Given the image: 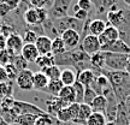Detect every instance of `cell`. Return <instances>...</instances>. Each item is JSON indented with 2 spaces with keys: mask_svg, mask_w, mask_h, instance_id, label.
Segmentation results:
<instances>
[{
  "mask_svg": "<svg viewBox=\"0 0 130 125\" xmlns=\"http://www.w3.org/2000/svg\"><path fill=\"white\" fill-rule=\"evenodd\" d=\"M71 125H79V124H74V123H72V124H71Z\"/></svg>",
  "mask_w": 130,
  "mask_h": 125,
  "instance_id": "obj_52",
  "label": "cell"
},
{
  "mask_svg": "<svg viewBox=\"0 0 130 125\" xmlns=\"http://www.w3.org/2000/svg\"><path fill=\"white\" fill-rule=\"evenodd\" d=\"M32 76H34V72L30 69L19 71L16 79H14L17 87L22 90H25V92L32 90Z\"/></svg>",
  "mask_w": 130,
  "mask_h": 125,
  "instance_id": "obj_6",
  "label": "cell"
},
{
  "mask_svg": "<svg viewBox=\"0 0 130 125\" xmlns=\"http://www.w3.org/2000/svg\"><path fill=\"white\" fill-rule=\"evenodd\" d=\"M90 65L93 67L94 72H101V70L105 69V53L98 52L90 56Z\"/></svg>",
  "mask_w": 130,
  "mask_h": 125,
  "instance_id": "obj_19",
  "label": "cell"
},
{
  "mask_svg": "<svg viewBox=\"0 0 130 125\" xmlns=\"http://www.w3.org/2000/svg\"><path fill=\"white\" fill-rule=\"evenodd\" d=\"M115 124L116 125H130L129 116L126 113L125 106H124L123 102H118V110H117V116H116Z\"/></svg>",
  "mask_w": 130,
  "mask_h": 125,
  "instance_id": "obj_23",
  "label": "cell"
},
{
  "mask_svg": "<svg viewBox=\"0 0 130 125\" xmlns=\"http://www.w3.org/2000/svg\"><path fill=\"white\" fill-rule=\"evenodd\" d=\"M105 53V69L108 71H125L126 64L129 60L128 54H121V53Z\"/></svg>",
  "mask_w": 130,
  "mask_h": 125,
  "instance_id": "obj_1",
  "label": "cell"
},
{
  "mask_svg": "<svg viewBox=\"0 0 130 125\" xmlns=\"http://www.w3.org/2000/svg\"><path fill=\"white\" fill-rule=\"evenodd\" d=\"M16 56L12 51H10L9 48H4V49H1L0 51V65H5L10 64V63H12V59H13V57Z\"/></svg>",
  "mask_w": 130,
  "mask_h": 125,
  "instance_id": "obj_32",
  "label": "cell"
},
{
  "mask_svg": "<svg viewBox=\"0 0 130 125\" xmlns=\"http://www.w3.org/2000/svg\"><path fill=\"white\" fill-rule=\"evenodd\" d=\"M93 113V110L89 105H86V103H79V110H78V114H77V118L75 119L72 123L74 124H79V125H86V121L88 119L90 114Z\"/></svg>",
  "mask_w": 130,
  "mask_h": 125,
  "instance_id": "obj_16",
  "label": "cell"
},
{
  "mask_svg": "<svg viewBox=\"0 0 130 125\" xmlns=\"http://www.w3.org/2000/svg\"><path fill=\"white\" fill-rule=\"evenodd\" d=\"M37 37H39L37 34H35L32 30H30V29H28V28L24 30L23 35H22V39H23L24 43H35Z\"/></svg>",
  "mask_w": 130,
  "mask_h": 125,
  "instance_id": "obj_38",
  "label": "cell"
},
{
  "mask_svg": "<svg viewBox=\"0 0 130 125\" xmlns=\"http://www.w3.org/2000/svg\"><path fill=\"white\" fill-rule=\"evenodd\" d=\"M28 3L35 9H47L50 10V7L53 4V0H28Z\"/></svg>",
  "mask_w": 130,
  "mask_h": 125,
  "instance_id": "obj_37",
  "label": "cell"
},
{
  "mask_svg": "<svg viewBox=\"0 0 130 125\" xmlns=\"http://www.w3.org/2000/svg\"><path fill=\"white\" fill-rule=\"evenodd\" d=\"M90 107H92L93 112L105 113L106 107H107V99H106V96H104V95H98V96L94 99V101L92 102Z\"/></svg>",
  "mask_w": 130,
  "mask_h": 125,
  "instance_id": "obj_25",
  "label": "cell"
},
{
  "mask_svg": "<svg viewBox=\"0 0 130 125\" xmlns=\"http://www.w3.org/2000/svg\"><path fill=\"white\" fill-rule=\"evenodd\" d=\"M98 37H99V42H100L101 47L107 46V45H110V43H112V42H115L121 39V36H119V30H118L116 27L110 25V24L106 27V29L104 30V32H102L101 35Z\"/></svg>",
  "mask_w": 130,
  "mask_h": 125,
  "instance_id": "obj_8",
  "label": "cell"
},
{
  "mask_svg": "<svg viewBox=\"0 0 130 125\" xmlns=\"http://www.w3.org/2000/svg\"><path fill=\"white\" fill-rule=\"evenodd\" d=\"M77 5L79 6V9L90 13L92 10L94 9V5L92 3V0H77Z\"/></svg>",
  "mask_w": 130,
  "mask_h": 125,
  "instance_id": "obj_42",
  "label": "cell"
},
{
  "mask_svg": "<svg viewBox=\"0 0 130 125\" xmlns=\"http://www.w3.org/2000/svg\"><path fill=\"white\" fill-rule=\"evenodd\" d=\"M107 120L104 113H100V112H93L90 117H89L87 121H86V125H106Z\"/></svg>",
  "mask_w": 130,
  "mask_h": 125,
  "instance_id": "obj_27",
  "label": "cell"
},
{
  "mask_svg": "<svg viewBox=\"0 0 130 125\" xmlns=\"http://www.w3.org/2000/svg\"><path fill=\"white\" fill-rule=\"evenodd\" d=\"M11 13V10L4 1H0V18H5Z\"/></svg>",
  "mask_w": 130,
  "mask_h": 125,
  "instance_id": "obj_44",
  "label": "cell"
},
{
  "mask_svg": "<svg viewBox=\"0 0 130 125\" xmlns=\"http://www.w3.org/2000/svg\"><path fill=\"white\" fill-rule=\"evenodd\" d=\"M23 46H24V41L22 39V35H19L18 32L12 34L9 37H6V48H9L10 51H12L16 56L21 54Z\"/></svg>",
  "mask_w": 130,
  "mask_h": 125,
  "instance_id": "obj_10",
  "label": "cell"
},
{
  "mask_svg": "<svg viewBox=\"0 0 130 125\" xmlns=\"http://www.w3.org/2000/svg\"><path fill=\"white\" fill-rule=\"evenodd\" d=\"M78 110H79V103H71L69 106L61 108L60 111L57 113L56 118L60 123H64V124H69V123H72V121L77 118V114H78Z\"/></svg>",
  "mask_w": 130,
  "mask_h": 125,
  "instance_id": "obj_4",
  "label": "cell"
},
{
  "mask_svg": "<svg viewBox=\"0 0 130 125\" xmlns=\"http://www.w3.org/2000/svg\"><path fill=\"white\" fill-rule=\"evenodd\" d=\"M54 119H53V117L50 116L48 113L45 114V116H40L37 117L36 121H35V124L34 125H54Z\"/></svg>",
  "mask_w": 130,
  "mask_h": 125,
  "instance_id": "obj_40",
  "label": "cell"
},
{
  "mask_svg": "<svg viewBox=\"0 0 130 125\" xmlns=\"http://www.w3.org/2000/svg\"><path fill=\"white\" fill-rule=\"evenodd\" d=\"M53 24L56 29L58 30L59 35H61L65 30H69V29H72V30H76V31L82 32V29H83V22H81L78 19H76L72 16H66V17H63V18L59 19H54L53 21Z\"/></svg>",
  "mask_w": 130,
  "mask_h": 125,
  "instance_id": "obj_2",
  "label": "cell"
},
{
  "mask_svg": "<svg viewBox=\"0 0 130 125\" xmlns=\"http://www.w3.org/2000/svg\"><path fill=\"white\" fill-rule=\"evenodd\" d=\"M60 37L64 41L66 51H74L81 43V35H79V32L76 31V30H72V29L65 30L60 35Z\"/></svg>",
  "mask_w": 130,
  "mask_h": 125,
  "instance_id": "obj_7",
  "label": "cell"
},
{
  "mask_svg": "<svg viewBox=\"0 0 130 125\" xmlns=\"http://www.w3.org/2000/svg\"><path fill=\"white\" fill-rule=\"evenodd\" d=\"M12 94H13V89L10 85V81L0 83V99L4 100L7 97H12Z\"/></svg>",
  "mask_w": 130,
  "mask_h": 125,
  "instance_id": "obj_34",
  "label": "cell"
},
{
  "mask_svg": "<svg viewBox=\"0 0 130 125\" xmlns=\"http://www.w3.org/2000/svg\"><path fill=\"white\" fill-rule=\"evenodd\" d=\"M96 96H98L96 92L92 87H86V89H84V96H83V103L90 106L92 102L94 101V99Z\"/></svg>",
  "mask_w": 130,
  "mask_h": 125,
  "instance_id": "obj_36",
  "label": "cell"
},
{
  "mask_svg": "<svg viewBox=\"0 0 130 125\" xmlns=\"http://www.w3.org/2000/svg\"><path fill=\"white\" fill-rule=\"evenodd\" d=\"M72 17H75L76 19H78V21H81V22H83V23H84V22L89 18V13H88V12H86V11H83V10L79 9L78 11H77V12L72 16Z\"/></svg>",
  "mask_w": 130,
  "mask_h": 125,
  "instance_id": "obj_43",
  "label": "cell"
},
{
  "mask_svg": "<svg viewBox=\"0 0 130 125\" xmlns=\"http://www.w3.org/2000/svg\"><path fill=\"white\" fill-rule=\"evenodd\" d=\"M23 21L27 25H36V24H41L40 19H39V13H37V9L29 6L25 9L23 13Z\"/></svg>",
  "mask_w": 130,
  "mask_h": 125,
  "instance_id": "obj_18",
  "label": "cell"
},
{
  "mask_svg": "<svg viewBox=\"0 0 130 125\" xmlns=\"http://www.w3.org/2000/svg\"><path fill=\"white\" fill-rule=\"evenodd\" d=\"M43 74L46 75L50 81H53V79H59L60 78V74H61V70L59 66L57 65H52L50 67H46L45 70H42Z\"/></svg>",
  "mask_w": 130,
  "mask_h": 125,
  "instance_id": "obj_30",
  "label": "cell"
},
{
  "mask_svg": "<svg viewBox=\"0 0 130 125\" xmlns=\"http://www.w3.org/2000/svg\"><path fill=\"white\" fill-rule=\"evenodd\" d=\"M119 0H92L94 7L98 10V13H104V12H108L112 7L117 6Z\"/></svg>",
  "mask_w": 130,
  "mask_h": 125,
  "instance_id": "obj_20",
  "label": "cell"
},
{
  "mask_svg": "<svg viewBox=\"0 0 130 125\" xmlns=\"http://www.w3.org/2000/svg\"><path fill=\"white\" fill-rule=\"evenodd\" d=\"M3 82H9V78H7L5 67L3 65H0V83H3Z\"/></svg>",
  "mask_w": 130,
  "mask_h": 125,
  "instance_id": "obj_46",
  "label": "cell"
},
{
  "mask_svg": "<svg viewBox=\"0 0 130 125\" xmlns=\"http://www.w3.org/2000/svg\"><path fill=\"white\" fill-rule=\"evenodd\" d=\"M50 79L46 75L43 74V71H36L34 72L32 76V90H36V92H45L46 87L48 85Z\"/></svg>",
  "mask_w": 130,
  "mask_h": 125,
  "instance_id": "obj_12",
  "label": "cell"
},
{
  "mask_svg": "<svg viewBox=\"0 0 130 125\" xmlns=\"http://www.w3.org/2000/svg\"><path fill=\"white\" fill-rule=\"evenodd\" d=\"M42 28H43L45 35L48 36L51 40H53V39H56V37H58V36H60L59 32H58V30H57L56 27H54V24H53V21H52L51 18H48L47 21H45V22L42 23Z\"/></svg>",
  "mask_w": 130,
  "mask_h": 125,
  "instance_id": "obj_26",
  "label": "cell"
},
{
  "mask_svg": "<svg viewBox=\"0 0 130 125\" xmlns=\"http://www.w3.org/2000/svg\"><path fill=\"white\" fill-rule=\"evenodd\" d=\"M3 1L9 6L11 11L17 10L18 9V6H19V4H21V0H3Z\"/></svg>",
  "mask_w": 130,
  "mask_h": 125,
  "instance_id": "obj_45",
  "label": "cell"
},
{
  "mask_svg": "<svg viewBox=\"0 0 130 125\" xmlns=\"http://www.w3.org/2000/svg\"><path fill=\"white\" fill-rule=\"evenodd\" d=\"M37 117L40 116H36V114H21L16 119L14 123H17L19 125H34L37 119Z\"/></svg>",
  "mask_w": 130,
  "mask_h": 125,
  "instance_id": "obj_31",
  "label": "cell"
},
{
  "mask_svg": "<svg viewBox=\"0 0 130 125\" xmlns=\"http://www.w3.org/2000/svg\"><path fill=\"white\" fill-rule=\"evenodd\" d=\"M125 71H126V74L130 76V57H129V60H128V64H126V69H125Z\"/></svg>",
  "mask_w": 130,
  "mask_h": 125,
  "instance_id": "obj_48",
  "label": "cell"
},
{
  "mask_svg": "<svg viewBox=\"0 0 130 125\" xmlns=\"http://www.w3.org/2000/svg\"><path fill=\"white\" fill-rule=\"evenodd\" d=\"M59 79L61 81V83L64 84L65 87H72L76 83V81H77V72L74 69L66 67V69L61 70L60 78Z\"/></svg>",
  "mask_w": 130,
  "mask_h": 125,
  "instance_id": "obj_15",
  "label": "cell"
},
{
  "mask_svg": "<svg viewBox=\"0 0 130 125\" xmlns=\"http://www.w3.org/2000/svg\"><path fill=\"white\" fill-rule=\"evenodd\" d=\"M0 24H1V23H0Z\"/></svg>",
  "mask_w": 130,
  "mask_h": 125,
  "instance_id": "obj_53",
  "label": "cell"
},
{
  "mask_svg": "<svg viewBox=\"0 0 130 125\" xmlns=\"http://www.w3.org/2000/svg\"><path fill=\"white\" fill-rule=\"evenodd\" d=\"M11 125H19V124H17V123H13V124H11Z\"/></svg>",
  "mask_w": 130,
  "mask_h": 125,
  "instance_id": "obj_51",
  "label": "cell"
},
{
  "mask_svg": "<svg viewBox=\"0 0 130 125\" xmlns=\"http://www.w3.org/2000/svg\"><path fill=\"white\" fill-rule=\"evenodd\" d=\"M101 52H110V53H121V54H128L130 56V46L123 41L122 39L112 42L107 46L101 47Z\"/></svg>",
  "mask_w": 130,
  "mask_h": 125,
  "instance_id": "obj_9",
  "label": "cell"
},
{
  "mask_svg": "<svg viewBox=\"0 0 130 125\" xmlns=\"http://www.w3.org/2000/svg\"><path fill=\"white\" fill-rule=\"evenodd\" d=\"M35 47L37 48L40 56L52 54V40L46 35H41L37 37L35 41Z\"/></svg>",
  "mask_w": 130,
  "mask_h": 125,
  "instance_id": "obj_11",
  "label": "cell"
},
{
  "mask_svg": "<svg viewBox=\"0 0 130 125\" xmlns=\"http://www.w3.org/2000/svg\"><path fill=\"white\" fill-rule=\"evenodd\" d=\"M66 51V47L64 45V41L60 36L56 37L52 40V54L53 56H59V54H63Z\"/></svg>",
  "mask_w": 130,
  "mask_h": 125,
  "instance_id": "obj_28",
  "label": "cell"
},
{
  "mask_svg": "<svg viewBox=\"0 0 130 125\" xmlns=\"http://www.w3.org/2000/svg\"><path fill=\"white\" fill-rule=\"evenodd\" d=\"M0 34L4 35L5 37H9L10 35L16 34V31H14V28L12 24L7 23V22H3L0 24Z\"/></svg>",
  "mask_w": 130,
  "mask_h": 125,
  "instance_id": "obj_39",
  "label": "cell"
},
{
  "mask_svg": "<svg viewBox=\"0 0 130 125\" xmlns=\"http://www.w3.org/2000/svg\"><path fill=\"white\" fill-rule=\"evenodd\" d=\"M11 64H13V66L16 69L18 70V71H22V70H25L28 69L29 66V63L25 59H24L23 57L21 56V54H17V56L13 57V59H12V63Z\"/></svg>",
  "mask_w": 130,
  "mask_h": 125,
  "instance_id": "obj_33",
  "label": "cell"
},
{
  "mask_svg": "<svg viewBox=\"0 0 130 125\" xmlns=\"http://www.w3.org/2000/svg\"><path fill=\"white\" fill-rule=\"evenodd\" d=\"M95 77H96V74L93 70H83L77 74V82L84 87H90L94 83Z\"/></svg>",
  "mask_w": 130,
  "mask_h": 125,
  "instance_id": "obj_17",
  "label": "cell"
},
{
  "mask_svg": "<svg viewBox=\"0 0 130 125\" xmlns=\"http://www.w3.org/2000/svg\"><path fill=\"white\" fill-rule=\"evenodd\" d=\"M107 24L106 22L101 18H95L90 19L88 24V34L89 35H94V36H100L104 30L106 29Z\"/></svg>",
  "mask_w": 130,
  "mask_h": 125,
  "instance_id": "obj_14",
  "label": "cell"
},
{
  "mask_svg": "<svg viewBox=\"0 0 130 125\" xmlns=\"http://www.w3.org/2000/svg\"><path fill=\"white\" fill-rule=\"evenodd\" d=\"M5 67V71H6V75H7V78H9V81H12V79H16V77H17V75H18V70L16 69L13 66V64H7L4 66Z\"/></svg>",
  "mask_w": 130,
  "mask_h": 125,
  "instance_id": "obj_41",
  "label": "cell"
},
{
  "mask_svg": "<svg viewBox=\"0 0 130 125\" xmlns=\"http://www.w3.org/2000/svg\"><path fill=\"white\" fill-rule=\"evenodd\" d=\"M58 97L60 99L61 101L64 102L65 105H71L76 102V96H75V90L74 87H63V89L60 90V93L58 95Z\"/></svg>",
  "mask_w": 130,
  "mask_h": 125,
  "instance_id": "obj_22",
  "label": "cell"
},
{
  "mask_svg": "<svg viewBox=\"0 0 130 125\" xmlns=\"http://www.w3.org/2000/svg\"><path fill=\"white\" fill-rule=\"evenodd\" d=\"M75 90V96H76V103H83V96H84V89L86 87L82 85L76 81V83L72 85Z\"/></svg>",
  "mask_w": 130,
  "mask_h": 125,
  "instance_id": "obj_35",
  "label": "cell"
},
{
  "mask_svg": "<svg viewBox=\"0 0 130 125\" xmlns=\"http://www.w3.org/2000/svg\"><path fill=\"white\" fill-rule=\"evenodd\" d=\"M106 125H116V124H115V123H107Z\"/></svg>",
  "mask_w": 130,
  "mask_h": 125,
  "instance_id": "obj_50",
  "label": "cell"
},
{
  "mask_svg": "<svg viewBox=\"0 0 130 125\" xmlns=\"http://www.w3.org/2000/svg\"><path fill=\"white\" fill-rule=\"evenodd\" d=\"M21 56L30 64V63H35L40 54L37 52V48L35 47V43H24Z\"/></svg>",
  "mask_w": 130,
  "mask_h": 125,
  "instance_id": "obj_13",
  "label": "cell"
},
{
  "mask_svg": "<svg viewBox=\"0 0 130 125\" xmlns=\"http://www.w3.org/2000/svg\"><path fill=\"white\" fill-rule=\"evenodd\" d=\"M72 0H53V4L48 10V14L52 21L69 16Z\"/></svg>",
  "mask_w": 130,
  "mask_h": 125,
  "instance_id": "obj_3",
  "label": "cell"
},
{
  "mask_svg": "<svg viewBox=\"0 0 130 125\" xmlns=\"http://www.w3.org/2000/svg\"><path fill=\"white\" fill-rule=\"evenodd\" d=\"M35 64L42 70H45L46 67H50L52 65H54V56L53 54H47V56H39L36 59Z\"/></svg>",
  "mask_w": 130,
  "mask_h": 125,
  "instance_id": "obj_29",
  "label": "cell"
},
{
  "mask_svg": "<svg viewBox=\"0 0 130 125\" xmlns=\"http://www.w3.org/2000/svg\"><path fill=\"white\" fill-rule=\"evenodd\" d=\"M54 65L59 66V67H72L74 61H72V54L71 51H68L59 54V56H54Z\"/></svg>",
  "mask_w": 130,
  "mask_h": 125,
  "instance_id": "obj_21",
  "label": "cell"
},
{
  "mask_svg": "<svg viewBox=\"0 0 130 125\" xmlns=\"http://www.w3.org/2000/svg\"><path fill=\"white\" fill-rule=\"evenodd\" d=\"M63 87H64V84L61 83L60 79H53V81L48 82V85L46 87L43 93L48 94V95H51L53 97H58V95L60 93V90L63 89Z\"/></svg>",
  "mask_w": 130,
  "mask_h": 125,
  "instance_id": "obj_24",
  "label": "cell"
},
{
  "mask_svg": "<svg viewBox=\"0 0 130 125\" xmlns=\"http://www.w3.org/2000/svg\"><path fill=\"white\" fill-rule=\"evenodd\" d=\"M123 103H124V106H125V110H126V113H128V116H129V119H130V96H128L123 101Z\"/></svg>",
  "mask_w": 130,
  "mask_h": 125,
  "instance_id": "obj_47",
  "label": "cell"
},
{
  "mask_svg": "<svg viewBox=\"0 0 130 125\" xmlns=\"http://www.w3.org/2000/svg\"><path fill=\"white\" fill-rule=\"evenodd\" d=\"M123 1H124L126 5H129V6H130V0H123Z\"/></svg>",
  "mask_w": 130,
  "mask_h": 125,
  "instance_id": "obj_49",
  "label": "cell"
},
{
  "mask_svg": "<svg viewBox=\"0 0 130 125\" xmlns=\"http://www.w3.org/2000/svg\"><path fill=\"white\" fill-rule=\"evenodd\" d=\"M78 48H81L82 51H84L88 56H92L94 53H98V52L101 51V45H100V42H99V37L88 34V35L81 41Z\"/></svg>",
  "mask_w": 130,
  "mask_h": 125,
  "instance_id": "obj_5",
  "label": "cell"
}]
</instances>
